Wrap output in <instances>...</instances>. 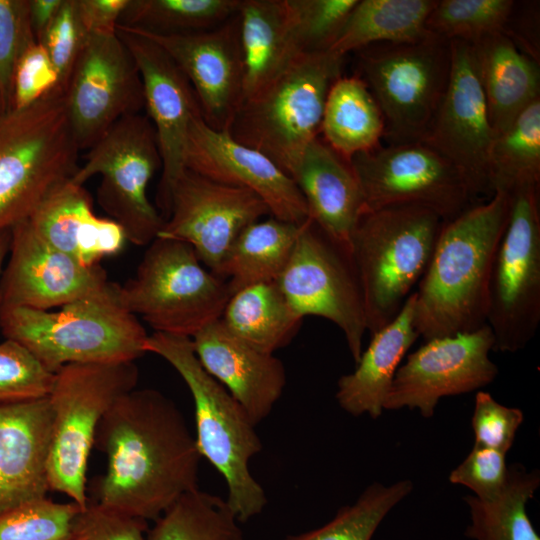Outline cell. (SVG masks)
<instances>
[{"label": "cell", "instance_id": "74e56055", "mask_svg": "<svg viewBox=\"0 0 540 540\" xmlns=\"http://www.w3.org/2000/svg\"><path fill=\"white\" fill-rule=\"evenodd\" d=\"M412 490L413 483L408 479L390 485L374 482L323 526L283 540H371L388 513Z\"/></svg>", "mask_w": 540, "mask_h": 540}, {"label": "cell", "instance_id": "7dc6e473", "mask_svg": "<svg viewBox=\"0 0 540 540\" xmlns=\"http://www.w3.org/2000/svg\"><path fill=\"white\" fill-rule=\"evenodd\" d=\"M59 75L43 46L36 42L20 57L12 83L11 110H23L59 87Z\"/></svg>", "mask_w": 540, "mask_h": 540}, {"label": "cell", "instance_id": "f35d334b", "mask_svg": "<svg viewBox=\"0 0 540 540\" xmlns=\"http://www.w3.org/2000/svg\"><path fill=\"white\" fill-rule=\"evenodd\" d=\"M512 0H437L427 21V30L447 41L475 43L506 32L514 12Z\"/></svg>", "mask_w": 540, "mask_h": 540}, {"label": "cell", "instance_id": "816d5d0a", "mask_svg": "<svg viewBox=\"0 0 540 540\" xmlns=\"http://www.w3.org/2000/svg\"><path fill=\"white\" fill-rule=\"evenodd\" d=\"M11 229L0 232V279L3 272L4 260L9 253Z\"/></svg>", "mask_w": 540, "mask_h": 540}, {"label": "cell", "instance_id": "60d3db41", "mask_svg": "<svg viewBox=\"0 0 540 540\" xmlns=\"http://www.w3.org/2000/svg\"><path fill=\"white\" fill-rule=\"evenodd\" d=\"M358 0H287L296 52L328 50Z\"/></svg>", "mask_w": 540, "mask_h": 540}, {"label": "cell", "instance_id": "8d00e7d4", "mask_svg": "<svg viewBox=\"0 0 540 540\" xmlns=\"http://www.w3.org/2000/svg\"><path fill=\"white\" fill-rule=\"evenodd\" d=\"M241 0H130L119 25L160 34L213 29L238 13Z\"/></svg>", "mask_w": 540, "mask_h": 540}, {"label": "cell", "instance_id": "ba28073f", "mask_svg": "<svg viewBox=\"0 0 540 540\" xmlns=\"http://www.w3.org/2000/svg\"><path fill=\"white\" fill-rule=\"evenodd\" d=\"M136 364H68L54 373L48 400L51 436L47 461L49 489L86 508V473L97 428L114 403L135 389Z\"/></svg>", "mask_w": 540, "mask_h": 540}, {"label": "cell", "instance_id": "5b68a950", "mask_svg": "<svg viewBox=\"0 0 540 540\" xmlns=\"http://www.w3.org/2000/svg\"><path fill=\"white\" fill-rule=\"evenodd\" d=\"M443 223L434 211L409 204L364 210L360 215L348 246L371 335L395 319L412 294Z\"/></svg>", "mask_w": 540, "mask_h": 540}, {"label": "cell", "instance_id": "d6a6232c", "mask_svg": "<svg viewBox=\"0 0 540 540\" xmlns=\"http://www.w3.org/2000/svg\"><path fill=\"white\" fill-rule=\"evenodd\" d=\"M300 226L274 217L251 223L236 237L217 276L227 280L231 294L253 284L276 282Z\"/></svg>", "mask_w": 540, "mask_h": 540}, {"label": "cell", "instance_id": "ee69618b", "mask_svg": "<svg viewBox=\"0 0 540 540\" xmlns=\"http://www.w3.org/2000/svg\"><path fill=\"white\" fill-rule=\"evenodd\" d=\"M88 35L81 23L76 0H64L57 15L38 41L56 68L59 87L63 90Z\"/></svg>", "mask_w": 540, "mask_h": 540}, {"label": "cell", "instance_id": "c3c4849f", "mask_svg": "<svg viewBox=\"0 0 540 540\" xmlns=\"http://www.w3.org/2000/svg\"><path fill=\"white\" fill-rule=\"evenodd\" d=\"M147 521L88 503L78 516L70 540H146Z\"/></svg>", "mask_w": 540, "mask_h": 540}, {"label": "cell", "instance_id": "ffe728a7", "mask_svg": "<svg viewBox=\"0 0 540 540\" xmlns=\"http://www.w3.org/2000/svg\"><path fill=\"white\" fill-rule=\"evenodd\" d=\"M126 28L150 39L170 56L190 82L205 123L217 131H228L243 100L238 13L220 26L200 32L160 34Z\"/></svg>", "mask_w": 540, "mask_h": 540}, {"label": "cell", "instance_id": "681fc988", "mask_svg": "<svg viewBox=\"0 0 540 540\" xmlns=\"http://www.w3.org/2000/svg\"><path fill=\"white\" fill-rule=\"evenodd\" d=\"M130 0H76L81 23L90 34H113Z\"/></svg>", "mask_w": 540, "mask_h": 540}, {"label": "cell", "instance_id": "9a60e30c", "mask_svg": "<svg viewBox=\"0 0 540 540\" xmlns=\"http://www.w3.org/2000/svg\"><path fill=\"white\" fill-rule=\"evenodd\" d=\"M64 91L80 150L90 149L121 118L145 108L137 63L117 32L88 35Z\"/></svg>", "mask_w": 540, "mask_h": 540}, {"label": "cell", "instance_id": "30bf717a", "mask_svg": "<svg viewBox=\"0 0 540 540\" xmlns=\"http://www.w3.org/2000/svg\"><path fill=\"white\" fill-rule=\"evenodd\" d=\"M359 77L384 117L388 144L422 142L446 92L450 42L435 36L356 51Z\"/></svg>", "mask_w": 540, "mask_h": 540}, {"label": "cell", "instance_id": "f5cc1de1", "mask_svg": "<svg viewBox=\"0 0 540 540\" xmlns=\"http://www.w3.org/2000/svg\"><path fill=\"white\" fill-rule=\"evenodd\" d=\"M2 115V106H1V100H0V116Z\"/></svg>", "mask_w": 540, "mask_h": 540}, {"label": "cell", "instance_id": "8992f818", "mask_svg": "<svg viewBox=\"0 0 540 540\" xmlns=\"http://www.w3.org/2000/svg\"><path fill=\"white\" fill-rule=\"evenodd\" d=\"M344 60L330 50L298 55L242 102L228 133L292 178L306 148L320 133L326 97L342 75Z\"/></svg>", "mask_w": 540, "mask_h": 540}, {"label": "cell", "instance_id": "6da1fadb", "mask_svg": "<svg viewBox=\"0 0 540 540\" xmlns=\"http://www.w3.org/2000/svg\"><path fill=\"white\" fill-rule=\"evenodd\" d=\"M94 445L107 467L96 503L155 521L183 494L198 488L201 456L177 405L155 389H133L102 418Z\"/></svg>", "mask_w": 540, "mask_h": 540}, {"label": "cell", "instance_id": "cb8c5ba5", "mask_svg": "<svg viewBox=\"0 0 540 540\" xmlns=\"http://www.w3.org/2000/svg\"><path fill=\"white\" fill-rule=\"evenodd\" d=\"M51 422L48 397L0 404V514L46 498Z\"/></svg>", "mask_w": 540, "mask_h": 540}, {"label": "cell", "instance_id": "3957f363", "mask_svg": "<svg viewBox=\"0 0 540 540\" xmlns=\"http://www.w3.org/2000/svg\"><path fill=\"white\" fill-rule=\"evenodd\" d=\"M0 328L51 373L74 363L134 362L147 353L149 336L111 281L59 310L2 307Z\"/></svg>", "mask_w": 540, "mask_h": 540}, {"label": "cell", "instance_id": "83f0119b", "mask_svg": "<svg viewBox=\"0 0 540 540\" xmlns=\"http://www.w3.org/2000/svg\"><path fill=\"white\" fill-rule=\"evenodd\" d=\"M472 46L489 121L496 136L540 98L539 66L507 32L488 35Z\"/></svg>", "mask_w": 540, "mask_h": 540}, {"label": "cell", "instance_id": "52a82bcc", "mask_svg": "<svg viewBox=\"0 0 540 540\" xmlns=\"http://www.w3.org/2000/svg\"><path fill=\"white\" fill-rule=\"evenodd\" d=\"M79 151L61 87L0 116V232L29 218L73 176Z\"/></svg>", "mask_w": 540, "mask_h": 540}, {"label": "cell", "instance_id": "1f68e13d", "mask_svg": "<svg viewBox=\"0 0 540 540\" xmlns=\"http://www.w3.org/2000/svg\"><path fill=\"white\" fill-rule=\"evenodd\" d=\"M220 320L236 337L274 354L290 343L303 319L291 309L276 282H264L231 294Z\"/></svg>", "mask_w": 540, "mask_h": 540}, {"label": "cell", "instance_id": "44dd1931", "mask_svg": "<svg viewBox=\"0 0 540 540\" xmlns=\"http://www.w3.org/2000/svg\"><path fill=\"white\" fill-rule=\"evenodd\" d=\"M8 254L0 279V308H60L110 282L100 264L84 266L53 248L27 219L11 228Z\"/></svg>", "mask_w": 540, "mask_h": 540}, {"label": "cell", "instance_id": "2e32d148", "mask_svg": "<svg viewBox=\"0 0 540 540\" xmlns=\"http://www.w3.org/2000/svg\"><path fill=\"white\" fill-rule=\"evenodd\" d=\"M494 337L486 324L468 333L425 341L397 369L383 409H418L434 415L439 400L479 390L498 375L490 359Z\"/></svg>", "mask_w": 540, "mask_h": 540}, {"label": "cell", "instance_id": "5bb4252c", "mask_svg": "<svg viewBox=\"0 0 540 540\" xmlns=\"http://www.w3.org/2000/svg\"><path fill=\"white\" fill-rule=\"evenodd\" d=\"M349 161L366 210L418 205L448 221L472 205L473 197L460 172L424 142L379 145Z\"/></svg>", "mask_w": 540, "mask_h": 540}, {"label": "cell", "instance_id": "f907efd6", "mask_svg": "<svg viewBox=\"0 0 540 540\" xmlns=\"http://www.w3.org/2000/svg\"><path fill=\"white\" fill-rule=\"evenodd\" d=\"M64 0H30V21L38 42L51 24Z\"/></svg>", "mask_w": 540, "mask_h": 540}, {"label": "cell", "instance_id": "bcb514c9", "mask_svg": "<svg viewBox=\"0 0 540 540\" xmlns=\"http://www.w3.org/2000/svg\"><path fill=\"white\" fill-rule=\"evenodd\" d=\"M508 473L506 454L474 444L467 457L449 475V481L462 485L481 500L496 498L504 488Z\"/></svg>", "mask_w": 540, "mask_h": 540}, {"label": "cell", "instance_id": "e575fe53", "mask_svg": "<svg viewBox=\"0 0 540 540\" xmlns=\"http://www.w3.org/2000/svg\"><path fill=\"white\" fill-rule=\"evenodd\" d=\"M146 540H244V535L226 499L196 488L155 520Z\"/></svg>", "mask_w": 540, "mask_h": 540}, {"label": "cell", "instance_id": "d6986e66", "mask_svg": "<svg viewBox=\"0 0 540 540\" xmlns=\"http://www.w3.org/2000/svg\"><path fill=\"white\" fill-rule=\"evenodd\" d=\"M117 34L132 53L143 83L145 109L161 154L162 172L156 208L166 220L172 189L186 169L185 151L191 122L201 114L196 94L183 72L156 43L117 25Z\"/></svg>", "mask_w": 540, "mask_h": 540}, {"label": "cell", "instance_id": "f1b7e54d", "mask_svg": "<svg viewBox=\"0 0 540 540\" xmlns=\"http://www.w3.org/2000/svg\"><path fill=\"white\" fill-rule=\"evenodd\" d=\"M238 19L244 62L243 102L299 54L292 41L287 0H241Z\"/></svg>", "mask_w": 540, "mask_h": 540}, {"label": "cell", "instance_id": "d4e9b609", "mask_svg": "<svg viewBox=\"0 0 540 540\" xmlns=\"http://www.w3.org/2000/svg\"><path fill=\"white\" fill-rule=\"evenodd\" d=\"M27 221L46 243L84 266L100 264L127 242L122 227L97 216L89 192L71 178L58 185Z\"/></svg>", "mask_w": 540, "mask_h": 540}, {"label": "cell", "instance_id": "484cf974", "mask_svg": "<svg viewBox=\"0 0 540 540\" xmlns=\"http://www.w3.org/2000/svg\"><path fill=\"white\" fill-rule=\"evenodd\" d=\"M292 179L305 199L309 218L330 237L348 245L366 210L350 161L317 137L306 148Z\"/></svg>", "mask_w": 540, "mask_h": 540}, {"label": "cell", "instance_id": "f6af8a7d", "mask_svg": "<svg viewBox=\"0 0 540 540\" xmlns=\"http://www.w3.org/2000/svg\"><path fill=\"white\" fill-rule=\"evenodd\" d=\"M523 420L521 409L505 406L496 401L490 393L478 391L471 418L474 444L506 454L512 447Z\"/></svg>", "mask_w": 540, "mask_h": 540}, {"label": "cell", "instance_id": "7bdbcfd3", "mask_svg": "<svg viewBox=\"0 0 540 540\" xmlns=\"http://www.w3.org/2000/svg\"><path fill=\"white\" fill-rule=\"evenodd\" d=\"M36 39L30 21V0H0V100L2 114L11 111L17 62Z\"/></svg>", "mask_w": 540, "mask_h": 540}, {"label": "cell", "instance_id": "8fae6325", "mask_svg": "<svg viewBox=\"0 0 540 540\" xmlns=\"http://www.w3.org/2000/svg\"><path fill=\"white\" fill-rule=\"evenodd\" d=\"M509 194V217L490 272L486 324L493 351L514 353L527 346L540 323L539 184Z\"/></svg>", "mask_w": 540, "mask_h": 540}, {"label": "cell", "instance_id": "ac0fdd59", "mask_svg": "<svg viewBox=\"0 0 540 540\" xmlns=\"http://www.w3.org/2000/svg\"><path fill=\"white\" fill-rule=\"evenodd\" d=\"M267 214L253 192L186 168L172 189L170 214L157 238L187 243L217 275L239 233Z\"/></svg>", "mask_w": 540, "mask_h": 540}, {"label": "cell", "instance_id": "9c48e42d", "mask_svg": "<svg viewBox=\"0 0 540 540\" xmlns=\"http://www.w3.org/2000/svg\"><path fill=\"white\" fill-rule=\"evenodd\" d=\"M202 264L187 243L156 238L135 276L119 285L120 300L155 332L191 338L220 319L231 296L227 280Z\"/></svg>", "mask_w": 540, "mask_h": 540}, {"label": "cell", "instance_id": "836d02e7", "mask_svg": "<svg viewBox=\"0 0 540 540\" xmlns=\"http://www.w3.org/2000/svg\"><path fill=\"white\" fill-rule=\"evenodd\" d=\"M539 486L538 470L528 471L519 463L509 465L506 483L496 498L464 497L470 517L465 536L472 540H540L526 509Z\"/></svg>", "mask_w": 540, "mask_h": 540}, {"label": "cell", "instance_id": "b9f144b4", "mask_svg": "<svg viewBox=\"0 0 540 540\" xmlns=\"http://www.w3.org/2000/svg\"><path fill=\"white\" fill-rule=\"evenodd\" d=\"M53 379L22 345L10 339L0 343V404L47 397Z\"/></svg>", "mask_w": 540, "mask_h": 540}, {"label": "cell", "instance_id": "d590c367", "mask_svg": "<svg viewBox=\"0 0 540 540\" xmlns=\"http://www.w3.org/2000/svg\"><path fill=\"white\" fill-rule=\"evenodd\" d=\"M492 192L540 181V98L494 138L489 155Z\"/></svg>", "mask_w": 540, "mask_h": 540}, {"label": "cell", "instance_id": "7a4b0ae2", "mask_svg": "<svg viewBox=\"0 0 540 540\" xmlns=\"http://www.w3.org/2000/svg\"><path fill=\"white\" fill-rule=\"evenodd\" d=\"M509 210V192L495 190L487 201L444 221L413 292L414 327L425 341L486 325L490 272Z\"/></svg>", "mask_w": 540, "mask_h": 540}, {"label": "cell", "instance_id": "277c9868", "mask_svg": "<svg viewBox=\"0 0 540 540\" xmlns=\"http://www.w3.org/2000/svg\"><path fill=\"white\" fill-rule=\"evenodd\" d=\"M146 352L166 360L187 385L194 401L197 449L223 476L226 501L239 523L260 514L267 498L249 462L262 443L244 409L202 367L191 338L154 332L148 336Z\"/></svg>", "mask_w": 540, "mask_h": 540}, {"label": "cell", "instance_id": "4dcf8cb0", "mask_svg": "<svg viewBox=\"0 0 540 540\" xmlns=\"http://www.w3.org/2000/svg\"><path fill=\"white\" fill-rule=\"evenodd\" d=\"M384 131L383 114L366 83L358 75L337 78L324 105L323 141L350 160L381 145Z\"/></svg>", "mask_w": 540, "mask_h": 540}, {"label": "cell", "instance_id": "7402d4cb", "mask_svg": "<svg viewBox=\"0 0 540 540\" xmlns=\"http://www.w3.org/2000/svg\"><path fill=\"white\" fill-rule=\"evenodd\" d=\"M185 166L216 182L253 192L276 219L297 225L309 219L305 199L289 175L263 153L237 142L228 131L208 126L201 114L190 125Z\"/></svg>", "mask_w": 540, "mask_h": 540}, {"label": "cell", "instance_id": "7c38bea8", "mask_svg": "<svg viewBox=\"0 0 540 540\" xmlns=\"http://www.w3.org/2000/svg\"><path fill=\"white\" fill-rule=\"evenodd\" d=\"M71 180L79 185L101 175L97 189L100 207L117 222L127 241L149 245L165 220L147 196L148 184L162 159L154 127L147 115L117 121L90 149Z\"/></svg>", "mask_w": 540, "mask_h": 540}, {"label": "cell", "instance_id": "4fadbf2b", "mask_svg": "<svg viewBox=\"0 0 540 540\" xmlns=\"http://www.w3.org/2000/svg\"><path fill=\"white\" fill-rule=\"evenodd\" d=\"M276 283L299 318L318 316L339 327L353 360H359L367 331L366 315L348 245L330 237L309 218L301 224Z\"/></svg>", "mask_w": 540, "mask_h": 540}, {"label": "cell", "instance_id": "f546056e", "mask_svg": "<svg viewBox=\"0 0 540 540\" xmlns=\"http://www.w3.org/2000/svg\"><path fill=\"white\" fill-rule=\"evenodd\" d=\"M437 0H358L328 49L346 56L375 44L412 43L432 35L426 21Z\"/></svg>", "mask_w": 540, "mask_h": 540}, {"label": "cell", "instance_id": "e0dca14e", "mask_svg": "<svg viewBox=\"0 0 540 540\" xmlns=\"http://www.w3.org/2000/svg\"><path fill=\"white\" fill-rule=\"evenodd\" d=\"M450 42V77L442 102L422 142L462 175L473 197L493 192L489 155L495 138L471 43Z\"/></svg>", "mask_w": 540, "mask_h": 540}, {"label": "cell", "instance_id": "ab89813d", "mask_svg": "<svg viewBox=\"0 0 540 540\" xmlns=\"http://www.w3.org/2000/svg\"><path fill=\"white\" fill-rule=\"evenodd\" d=\"M83 509L48 498L26 503L0 514V540H70Z\"/></svg>", "mask_w": 540, "mask_h": 540}, {"label": "cell", "instance_id": "603a6c76", "mask_svg": "<svg viewBox=\"0 0 540 540\" xmlns=\"http://www.w3.org/2000/svg\"><path fill=\"white\" fill-rule=\"evenodd\" d=\"M202 367L241 405L256 426L272 411L286 386V370L273 353L233 335L220 319L191 337Z\"/></svg>", "mask_w": 540, "mask_h": 540}, {"label": "cell", "instance_id": "4316f807", "mask_svg": "<svg viewBox=\"0 0 540 540\" xmlns=\"http://www.w3.org/2000/svg\"><path fill=\"white\" fill-rule=\"evenodd\" d=\"M413 318L412 293L396 318L371 335L354 371L339 378L335 398L345 412L352 416L368 414L373 419L382 414L400 362L419 337Z\"/></svg>", "mask_w": 540, "mask_h": 540}]
</instances>
